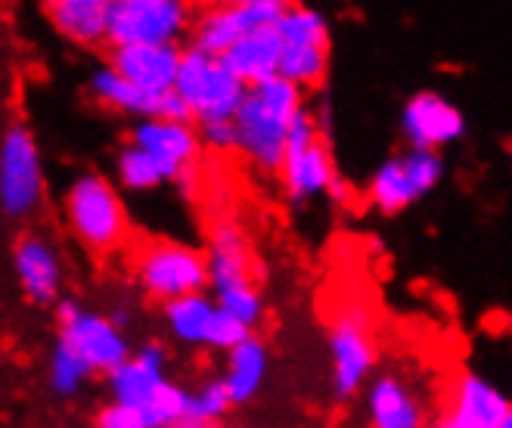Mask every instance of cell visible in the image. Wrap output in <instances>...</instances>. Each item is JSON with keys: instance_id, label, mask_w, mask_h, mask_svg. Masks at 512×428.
I'll list each match as a JSON object with an SVG mask.
<instances>
[{"instance_id": "5bb4252c", "label": "cell", "mask_w": 512, "mask_h": 428, "mask_svg": "<svg viewBox=\"0 0 512 428\" xmlns=\"http://www.w3.org/2000/svg\"><path fill=\"white\" fill-rule=\"evenodd\" d=\"M162 363H165V345L146 342L125 366H118L112 376H106L112 404H122L146 416L159 404V397L168 385V379L162 376Z\"/></svg>"}, {"instance_id": "d590c367", "label": "cell", "mask_w": 512, "mask_h": 428, "mask_svg": "<svg viewBox=\"0 0 512 428\" xmlns=\"http://www.w3.org/2000/svg\"><path fill=\"white\" fill-rule=\"evenodd\" d=\"M506 152H509V159H512V140H509V146H506Z\"/></svg>"}, {"instance_id": "ffe728a7", "label": "cell", "mask_w": 512, "mask_h": 428, "mask_svg": "<svg viewBox=\"0 0 512 428\" xmlns=\"http://www.w3.org/2000/svg\"><path fill=\"white\" fill-rule=\"evenodd\" d=\"M252 32L246 28L243 10L236 4H212L205 7L199 16H193L190 25V47L208 53V56H227L239 41L249 38Z\"/></svg>"}, {"instance_id": "ac0fdd59", "label": "cell", "mask_w": 512, "mask_h": 428, "mask_svg": "<svg viewBox=\"0 0 512 428\" xmlns=\"http://www.w3.org/2000/svg\"><path fill=\"white\" fill-rule=\"evenodd\" d=\"M208 270H212L215 292L236 289V286H258L255 258L249 252V242L236 224L224 221L215 227L212 242H208Z\"/></svg>"}, {"instance_id": "d6986e66", "label": "cell", "mask_w": 512, "mask_h": 428, "mask_svg": "<svg viewBox=\"0 0 512 428\" xmlns=\"http://www.w3.org/2000/svg\"><path fill=\"white\" fill-rule=\"evenodd\" d=\"M221 59L246 87H258L270 78H280L283 38L277 35V28H261V32H252L249 38L239 41Z\"/></svg>"}, {"instance_id": "1f68e13d", "label": "cell", "mask_w": 512, "mask_h": 428, "mask_svg": "<svg viewBox=\"0 0 512 428\" xmlns=\"http://www.w3.org/2000/svg\"><path fill=\"white\" fill-rule=\"evenodd\" d=\"M202 146L215 149V152H233L239 149V134L233 121H215V125H199Z\"/></svg>"}, {"instance_id": "484cf974", "label": "cell", "mask_w": 512, "mask_h": 428, "mask_svg": "<svg viewBox=\"0 0 512 428\" xmlns=\"http://www.w3.org/2000/svg\"><path fill=\"white\" fill-rule=\"evenodd\" d=\"M115 171H118V183H122L125 190H134V193H149L168 180L165 171L159 168V162L149 156V152H143L140 146H134L131 140L118 149Z\"/></svg>"}, {"instance_id": "f1b7e54d", "label": "cell", "mask_w": 512, "mask_h": 428, "mask_svg": "<svg viewBox=\"0 0 512 428\" xmlns=\"http://www.w3.org/2000/svg\"><path fill=\"white\" fill-rule=\"evenodd\" d=\"M233 407V397L224 385V379H208L199 391H190V404H187V419L184 422H196L212 428L218 425V419Z\"/></svg>"}, {"instance_id": "4316f807", "label": "cell", "mask_w": 512, "mask_h": 428, "mask_svg": "<svg viewBox=\"0 0 512 428\" xmlns=\"http://www.w3.org/2000/svg\"><path fill=\"white\" fill-rule=\"evenodd\" d=\"M277 35L283 44H298V47H326L329 50V25L323 13L311 7L289 4L283 19L277 22Z\"/></svg>"}, {"instance_id": "4dcf8cb0", "label": "cell", "mask_w": 512, "mask_h": 428, "mask_svg": "<svg viewBox=\"0 0 512 428\" xmlns=\"http://www.w3.org/2000/svg\"><path fill=\"white\" fill-rule=\"evenodd\" d=\"M246 339H252V329L246 323H239L233 314H227V311L218 308V314L212 320V329H208L205 348H215V351H227L230 354L233 348H239Z\"/></svg>"}, {"instance_id": "83f0119b", "label": "cell", "mask_w": 512, "mask_h": 428, "mask_svg": "<svg viewBox=\"0 0 512 428\" xmlns=\"http://www.w3.org/2000/svg\"><path fill=\"white\" fill-rule=\"evenodd\" d=\"M90 376H94V366H90L72 345L56 342L53 357H50V385L56 394H75Z\"/></svg>"}, {"instance_id": "7c38bea8", "label": "cell", "mask_w": 512, "mask_h": 428, "mask_svg": "<svg viewBox=\"0 0 512 428\" xmlns=\"http://www.w3.org/2000/svg\"><path fill=\"white\" fill-rule=\"evenodd\" d=\"M184 47L180 44H134V47H106V66L146 94H168L177 84Z\"/></svg>"}, {"instance_id": "5b68a950", "label": "cell", "mask_w": 512, "mask_h": 428, "mask_svg": "<svg viewBox=\"0 0 512 428\" xmlns=\"http://www.w3.org/2000/svg\"><path fill=\"white\" fill-rule=\"evenodd\" d=\"M44 199L47 183L35 134L22 121H13L0 143V208L10 221H32Z\"/></svg>"}, {"instance_id": "30bf717a", "label": "cell", "mask_w": 512, "mask_h": 428, "mask_svg": "<svg viewBox=\"0 0 512 428\" xmlns=\"http://www.w3.org/2000/svg\"><path fill=\"white\" fill-rule=\"evenodd\" d=\"M13 270L25 301L35 308H56L63 301V261L41 230H25L13 242Z\"/></svg>"}, {"instance_id": "277c9868", "label": "cell", "mask_w": 512, "mask_h": 428, "mask_svg": "<svg viewBox=\"0 0 512 428\" xmlns=\"http://www.w3.org/2000/svg\"><path fill=\"white\" fill-rule=\"evenodd\" d=\"M174 90L190 103L196 125L233 121L249 97V87L230 72L221 56H208L196 47H184V63H180Z\"/></svg>"}, {"instance_id": "9c48e42d", "label": "cell", "mask_w": 512, "mask_h": 428, "mask_svg": "<svg viewBox=\"0 0 512 428\" xmlns=\"http://www.w3.org/2000/svg\"><path fill=\"white\" fill-rule=\"evenodd\" d=\"M444 174V162L432 149H407L404 156L388 159L370 177L367 199L382 214H398L416 199H423L429 190L438 187Z\"/></svg>"}, {"instance_id": "836d02e7", "label": "cell", "mask_w": 512, "mask_h": 428, "mask_svg": "<svg viewBox=\"0 0 512 428\" xmlns=\"http://www.w3.org/2000/svg\"><path fill=\"white\" fill-rule=\"evenodd\" d=\"M168 428H205V425H196V422H174ZM212 428H221V425H212Z\"/></svg>"}, {"instance_id": "ba28073f", "label": "cell", "mask_w": 512, "mask_h": 428, "mask_svg": "<svg viewBox=\"0 0 512 428\" xmlns=\"http://www.w3.org/2000/svg\"><path fill=\"white\" fill-rule=\"evenodd\" d=\"M56 326H59V342L72 345L94 373L112 376L118 366L131 360V345L125 332L118 329L109 317L84 311L75 298H63L56 304Z\"/></svg>"}, {"instance_id": "d4e9b609", "label": "cell", "mask_w": 512, "mask_h": 428, "mask_svg": "<svg viewBox=\"0 0 512 428\" xmlns=\"http://www.w3.org/2000/svg\"><path fill=\"white\" fill-rule=\"evenodd\" d=\"M329 72V50L326 47H298L283 44L280 78L298 84L301 90H320Z\"/></svg>"}, {"instance_id": "e575fe53", "label": "cell", "mask_w": 512, "mask_h": 428, "mask_svg": "<svg viewBox=\"0 0 512 428\" xmlns=\"http://www.w3.org/2000/svg\"><path fill=\"white\" fill-rule=\"evenodd\" d=\"M497 428H512V410H509V413L503 416V422H500Z\"/></svg>"}, {"instance_id": "2e32d148", "label": "cell", "mask_w": 512, "mask_h": 428, "mask_svg": "<svg viewBox=\"0 0 512 428\" xmlns=\"http://www.w3.org/2000/svg\"><path fill=\"white\" fill-rule=\"evenodd\" d=\"M512 410L506 397L485 379L460 373L450 388L447 410L429 428H497Z\"/></svg>"}, {"instance_id": "6da1fadb", "label": "cell", "mask_w": 512, "mask_h": 428, "mask_svg": "<svg viewBox=\"0 0 512 428\" xmlns=\"http://www.w3.org/2000/svg\"><path fill=\"white\" fill-rule=\"evenodd\" d=\"M301 109H305V90L286 78H270L258 87H249L246 103L239 106L233 118L239 152L261 171L280 177L289 146V128Z\"/></svg>"}, {"instance_id": "603a6c76", "label": "cell", "mask_w": 512, "mask_h": 428, "mask_svg": "<svg viewBox=\"0 0 512 428\" xmlns=\"http://www.w3.org/2000/svg\"><path fill=\"white\" fill-rule=\"evenodd\" d=\"M267 376V345L252 335L239 348H233L227 354V373H224V385L233 397V404H246L258 394L261 382Z\"/></svg>"}, {"instance_id": "f546056e", "label": "cell", "mask_w": 512, "mask_h": 428, "mask_svg": "<svg viewBox=\"0 0 512 428\" xmlns=\"http://www.w3.org/2000/svg\"><path fill=\"white\" fill-rule=\"evenodd\" d=\"M215 304L221 311L233 314L239 323H246L249 329L258 326L261 317H264V301H261L258 286H236V289L215 292Z\"/></svg>"}, {"instance_id": "7402d4cb", "label": "cell", "mask_w": 512, "mask_h": 428, "mask_svg": "<svg viewBox=\"0 0 512 428\" xmlns=\"http://www.w3.org/2000/svg\"><path fill=\"white\" fill-rule=\"evenodd\" d=\"M367 407L373 428H423V410L395 376H382L373 382Z\"/></svg>"}, {"instance_id": "3957f363", "label": "cell", "mask_w": 512, "mask_h": 428, "mask_svg": "<svg viewBox=\"0 0 512 428\" xmlns=\"http://www.w3.org/2000/svg\"><path fill=\"white\" fill-rule=\"evenodd\" d=\"M128 255L143 295L162 308L177 298L205 295V289L212 286L208 255L193 246H180L171 239H146L131 242Z\"/></svg>"}, {"instance_id": "9a60e30c", "label": "cell", "mask_w": 512, "mask_h": 428, "mask_svg": "<svg viewBox=\"0 0 512 428\" xmlns=\"http://www.w3.org/2000/svg\"><path fill=\"white\" fill-rule=\"evenodd\" d=\"M131 143L149 152L171 183L184 171L199 165V146H202L199 125H177V121L146 118L134 125Z\"/></svg>"}, {"instance_id": "e0dca14e", "label": "cell", "mask_w": 512, "mask_h": 428, "mask_svg": "<svg viewBox=\"0 0 512 428\" xmlns=\"http://www.w3.org/2000/svg\"><path fill=\"white\" fill-rule=\"evenodd\" d=\"M44 16L56 35L84 50L109 47V0H47Z\"/></svg>"}, {"instance_id": "8fae6325", "label": "cell", "mask_w": 512, "mask_h": 428, "mask_svg": "<svg viewBox=\"0 0 512 428\" xmlns=\"http://www.w3.org/2000/svg\"><path fill=\"white\" fill-rule=\"evenodd\" d=\"M329 354H333V394L336 401H348L364 385L376 363V348L367 332L364 314L351 311L333 323L329 332Z\"/></svg>"}, {"instance_id": "52a82bcc", "label": "cell", "mask_w": 512, "mask_h": 428, "mask_svg": "<svg viewBox=\"0 0 512 428\" xmlns=\"http://www.w3.org/2000/svg\"><path fill=\"white\" fill-rule=\"evenodd\" d=\"M190 25L193 7L184 0H109V47L177 44Z\"/></svg>"}, {"instance_id": "7a4b0ae2", "label": "cell", "mask_w": 512, "mask_h": 428, "mask_svg": "<svg viewBox=\"0 0 512 428\" xmlns=\"http://www.w3.org/2000/svg\"><path fill=\"white\" fill-rule=\"evenodd\" d=\"M63 214L69 233L81 242L84 252L109 258L131 249L128 208L100 171H81L63 196Z\"/></svg>"}, {"instance_id": "d6a6232c", "label": "cell", "mask_w": 512, "mask_h": 428, "mask_svg": "<svg viewBox=\"0 0 512 428\" xmlns=\"http://www.w3.org/2000/svg\"><path fill=\"white\" fill-rule=\"evenodd\" d=\"M94 428H149V425L137 410H128L122 404H106L97 410Z\"/></svg>"}, {"instance_id": "cb8c5ba5", "label": "cell", "mask_w": 512, "mask_h": 428, "mask_svg": "<svg viewBox=\"0 0 512 428\" xmlns=\"http://www.w3.org/2000/svg\"><path fill=\"white\" fill-rule=\"evenodd\" d=\"M165 323L174 332L177 342L184 345H205L208 342V329L218 314V304L208 295H187L165 304Z\"/></svg>"}, {"instance_id": "4fadbf2b", "label": "cell", "mask_w": 512, "mask_h": 428, "mask_svg": "<svg viewBox=\"0 0 512 428\" xmlns=\"http://www.w3.org/2000/svg\"><path fill=\"white\" fill-rule=\"evenodd\" d=\"M401 128L410 149L438 152L441 146L454 143L466 134V118L454 103L435 94V90H419L404 106Z\"/></svg>"}, {"instance_id": "44dd1931", "label": "cell", "mask_w": 512, "mask_h": 428, "mask_svg": "<svg viewBox=\"0 0 512 428\" xmlns=\"http://www.w3.org/2000/svg\"><path fill=\"white\" fill-rule=\"evenodd\" d=\"M90 97H94L103 109L109 112H125V115H137L140 121L146 118H159V106H162V94H146V90L134 87L128 78L118 75L112 66H103L90 75Z\"/></svg>"}, {"instance_id": "8992f818", "label": "cell", "mask_w": 512, "mask_h": 428, "mask_svg": "<svg viewBox=\"0 0 512 428\" xmlns=\"http://www.w3.org/2000/svg\"><path fill=\"white\" fill-rule=\"evenodd\" d=\"M336 177L339 174H336L333 152H329L326 131L320 125L317 112H311L305 106L295 115L292 128H289L286 162L280 171L283 190L298 205V202H308L320 193H329Z\"/></svg>"}]
</instances>
